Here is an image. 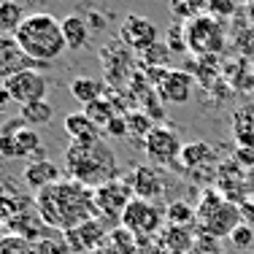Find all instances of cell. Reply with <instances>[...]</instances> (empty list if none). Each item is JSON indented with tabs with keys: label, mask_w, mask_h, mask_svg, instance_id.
Instances as JSON below:
<instances>
[{
	"label": "cell",
	"mask_w": 254,
	"mask_h": 254,
	"mask_svg": "<svg viewBox=\"0 0 254 254\" xmlns=\"http://www.w3.org/2000/svg\"><path fill=\"white\" fill-rule=\"evenodd\" d=\"M35 211L46 227L63 230V233L98 216L92 190L68 176L35 195Z\"/></svg>",
	"instance_id": "1"
},
{
	"label": "cell",
	"mask_w": 254,
	"mask_h": 254,
	"mask_svg": "<svg viewBox=\"0 0 254 254\" xmlns=\"http://www.w3.org/2000/svg\"><path fill=\"white\" fill-rule=\"evenodd\" d=\"M65 173L78 184L98 190L106 181L119 179V162L103 138L92 143H70L65 149Z\"/></svg>",
	"instance_id": "2"
},
{
	"label": "cell",
	"mask_w": 254,
	"mask_h": 254,
	"mask_svg": "<svg viewBox=\"0 0 254 254\" xmlns=\"http://www.w3.org/2000/svg\"><path fill=\"white\" fill-rule=\"evenodd\" d=\"M14 38L19 44V49L38 65L52 63L65 52L63 25L52 14H30L14 33Z\"/></svg>",
	"instance_id": "3"
},
{
	"label": "cell",
	"mask_w": 254,
	"mask_h": 254,
	"mask_svg": "<svg viewBox=\"0 0 254 254\" xmlns=\"http://www.w3.org/2000/svg\"><path fill=\"white\" fill-rule=\"evenodd\" d=\"M187 35V52L192 57H219L227 46V33L219 16L200 14L184 25Z\"/></svg>",
	"instance_id": "4"
},
{
	"label": "cell",
	"mask_w": 254,
	"mask_h": 254,
	"mask_svg": "<svg viewBox=\"0 0 254 254\" xmlns=\"http://www.w3.org/2000/svg\"><path fill=\"white\" fill-rule=\"evenodd\" d=\"M41 138L33 127H27L22 119H14L0 130V157L5 160H25V157H38L44 160Z\"/></svg>",
	"instance_id": "5"
},
{
	"label": "cell",
	"mask_w": 254,
	"mask_h": 254,
	"mask_svg": "<svg viewBox=\"0 0 254 254\" xmlns=\"http://www.w3.org/2000/svg\"><path fill=\"white\" fill-rule=\"evenodd\" d=\"M119 222H122V227L127 230V233L135 235L138 241L152 238V235L160 233V227L165 225V208L157 205V203L141 200V197H132Z\"/></svg>",
	"instance_id": "6"
},
{
	"label": "cell",
	"mask_w": 254,
	"mask_h": 254,
	"mask_svg": "<svg viewBox=\"0 0 254 254\" xmlns=\"http://www.w3.org/2000/svg\"><path fill=\"white\" fill-rule=\"evenodd\" d=\"M135 52H130L122 41H108L100 49V63L103 73H106V84L111 89H125L130 84V78L135 76Z\"/></svg>",
	"instance_id": "7"
},
{
	"label": "cell",
	"mask_w": 254,
	"mask_h": 254,
	"mask_svg": "<svg viewBox=\"0 0 254 254\" xmlns=\"http://www.w3.org/2000/svg\"><path fill=\"white\" fill-rule=\"evenodd\" d=\"M181 149H184V143H181L179 132L165 125H154L152 132L143 138V152L157 168H173L181 157Z\"/></svg>",
	"instance_id": "8"
},
{
	"label": "cell",
	"mask_w": 254,
	"mask_h": 254,
	"mask_svg": "<svg viewBox=\"0 0 254 254\" xmlns=\"http://www.w3.org/2000/svg\"><path fill=\"white\" fill-rule=\"evenodd\" d=\"M92 195H95L98 216H106V219H122L125 208L130 205L132 197H135L130 190V184H127V179H122V176L100 184L98 190H92Z\"/></svg>",
	"instance_id": "9"
},
{
	"label": "cell",
	"mask_w": 254,
	"mask_h": 254,
	"mask_svg": "<svg viewBox=\"0 0 254 254\" xmlns=\"http://www.w3.org/2000/svg\"><path fill=\"white\" fill-rule=\"evenodd\" d=\"M119 41L127 46L130 52L143 54L146 49H152L154 44H160V30L152 19L138 14H127L119 25Z\"/></svg>",
	"instance_id": "10"
},
{
	"label": "cell",
	"mask_w": 254,
	"mask_h": 254,
	"mask_svg": "<svg viewBox=\"0 0 254 254\" xmlns=\"http://www.w3.org/2000/svg\"><path fill=\"white\" fill-rule=\"evenodd\" d=\"M3 89L8 92V98L19 106H30V103L46 100V89H49V81L41 70H22V73L11 76L3 81Z\"/></svg>",
	"instance_id": "11"
},
{
	"label": "cell",
	"mask_w": 254,
	"mask_h": 254,
	"mask_svg": "<svg viewBox=\"0 0 254 254\" xmlns=\"http://www.w3.org/2000/svg\"><path fill=\"white\" fill-rule=\"evenodd\" d=\"M197 222H200L203 235L219 241V238H230L235 227L244 225V216H241V205L238 203L222 200L214 211H211V214H205L203 219H197Z\"/></svg>",
	"instance_id": "12"
},
{
	"label": "cell",
	"mask_w": 254,
	"mask_h": 254,
	"mask_svg": "<svg viewBox=\"0 0 254 254\" xmlns=\"http://www.w3.org/2000/svg\"><path fill=\"white\" fill-rule=\"evenodd\" d=\"M157 95H160L162 103H173V106H184L190 103L192 92H195V78H192L190 70L181 68H168L162 73L160 84H157Z\"/></svg>",
	"instance_id": "13"
},
{
	"label": "cell",
	"mask_w": 254,
	"mask_h": 254,
	"mask_svg": "<svg viewBox=\"0 0 254 254\" xmlns=\"http://www.w3.org/2000/svg\"><path fill=\"white\" fill-rule=\"evenodd\" d=\"M127 184H130L132 195L141 197V200H149V203H157L160 197H165V176L160 173L157 165H138L132 168V173L127 176Z\"/></svg>",
	"instance_id": "14"
},
{
	"label": "cell",
	"mask_w": 254,
	"mask_h": 254,
	"mask_svg": "<svg viewBox=\"0 0 254 254\" xmlns=\"http://www.w3.org/2000/svg\"><path fill=\"white\" fill-rule=\"evenodd\" d=\"M38 68H44V65L33 63V60L19 49L14 35H0V81L22 73V70H38Z\"/></svg>",
	"instance_id": "15"
},
{
	"label": "cell",
	"mask_w": 254,
	"mask_h": 254,
	"mask_svg": "<svg viewBox=\"0 0 254 254\" xmlns=\"http://www.w3.org/2000/svg\"><path fill=\"white\" fill-rule=\"evenodd\" d=\"M103 238H106V230L98 219H89L65 233V244L70 246V252H92L103 244Z\"/></svg>",
	"instance_id": "16"
},
{
	"label": "cell",
	"mask_w": 254,
	"mask_h": 254,
	"mask_svg": "<svg viewBox=\"0 0 254 254\" xmlns=\"http://www.w3.org/2000/svg\"><path fill=\"white\" fill-rule=\"evenodd\" d=\"M22 176H25V184L30 187V190L41 192V190H46V187L57 184V181L63 179V171H60L52 160H33L25 168Z\"/></svg>",
	"instance_id": "17"
},
{
	"label": "cell",
	"mask_w": 254,
	"mask_h": 254,
	"mask_svg": "<svg viewBox=\"0 0 254 254\" xmlns=\"http://www.w3.org/2000/svg\"><path fill=\"white\" fill-rule=\"evenodd\" d=\"M30 205H35V197H27L14 184H0V219L3 222L30 211Z\"/></svg>",
	"instance_id": "18"
},
{
	"label": "cell",
	"mask_w": 254,
	"mask_h": 254,
	"mask_svg": "<svg viewBox=\"0 0 254 254\" xmlns=\"http://www.w3.org/2000/svg\"><path fill=\"white\" fill-rule=\"evenodd\" d=\"M65 132H68L70 143H92L100 141V130L92 125V119L84 111H73L65 117Z\"/></svg>",
	"instance_id": "19"
},
{
	"label": "cell",
	"mask_w": 254,
	"mask_h": 254,
	"mask_svg": "<svg viewBox=\"0 0 254 254\" xmlns=\"http://www.w3.org/2000/svg\"><path fill=\"white\" fill-rule=\"evenodd\" d=\"M179 162H181V165H184L190 173L208 171V168H211V162H214V149H211L205 141H192V143H184V149H181Z\"/></svg>",
	"instance_id": "20"
},
{
	"label": "cell",
	"mask_w": 254,
	"mask_h": 254,
	"mask_svg": "<svg viewBox=\"0 0 254 254\" xmlns=\"http://www.w3.org/2000/svg\"><path fill=\"white\" fill-rule=\"evenodd\" d=\"M5 230H8V235H19V238H25L27 244L30 241H41V233H44V222H41L38 211H25V214L14 216V219L3 222Z\"/></svg>",
	"instance_id": "21"
},
{
	"label": "cell",
	"mask_w": 254,
	"mask_h": 254,
	"mask_svg": "<svg viewBox=\"0 0 254 254\" xmlns=\"http://www.w3.org/2000/svg\"><path fill=\"white\" fill-rule=\"evenodd\" d=\"M106 92H108V84L100 81V78H92V76H78L70 81V95L81 106H89V103L106 98Z\"/></svg>",
	"instance_id": "22"
},
{
	"label": "cell",
	"mask_w": 254,
	"mask_h": 254,
	"mask_svg": "<svg viewBox=\"0 0 254 254\" xmlns=\"http://www.w3.org/2000/svg\"><path fill=\"white\" fill-rule=\"evenodd\" d=\"M60 25H63V38H65V49H84L89 41V25L87 19H81V16L70 14L65 16V19H60Z\"/></svg>",
	"instance_id": "23"
},
{
	"label": "cell",
	"mask_w": 254,
	"mask_h": 254,
	"mask_svg": "<svg viewBox=\"0 0 254 254\" xmlns=\"http://www.w3.org/2000/svg\"><path fill=\"white\" fill-rule=\"evenodd\" d=\"M25 19L27 16L19 0H0V33L3 35H14Z\"/></svg>",
	"instance_id": "24"
},
{
	"label": "cell",
	"mask_w": 254,
	"mask_h": 254,
	"mask_svg": "<svg viewBox=\"0 0 254 254\" xmlns=\"http://www.w3.org/2000/svg\"><path fill=\"white\" fill-rule=\"evenodd\" d=\"M54 117V108L49 100H38V103H30V106H22L19 111V119L25 122L27 127H41V125H49Z\"/></svg>",
	"instance_id": "25"
},
{
	"label": "cell",
	"mask_w": 254,
	"mask_h": 254,
	"mask_svg": "<svg viewBox=\"0 0 254 254\" xmlns=\"http://www.w3.org/2000/svg\"><path fill=\"white\" fill-rule=\"evenodd\" d=\"M162 238H165V249L173 252V254H187V252H192V246H195L190 227H173V225H168V230L162 233Z\"/></svg>",
	"instance_id": "26"
},
{
	"label": "cell",
	"mask_w": 254,
	"mask_h": 254,
	"mask_svg": "<svg viewBox=\"0 0 254 254\" xmlns=\"http://www.w3.org/2000/svg\"><path fill=\"white\" fill-rule=\"evenodd\" d=\"M84 114H87V117L92 119V125L98 127L100 132L106 130V125L111 122L114 117H119V111L114 108V103L108 100V98H100V100L89 103V106H84Z\"/></svg>",
	"instance_id": "27"
},
{
	"label": "cell",
	"mask_w": 254,
	"mask_h": 254,
	"mask_svg": "<svg viewBox=\"0 0 254 254\" xmlns=\"http://www.w3.org/2000/svg\"><path fill=\"white\" fill-rule=\"evenodd\" d=\"M197 219L195 208H192L187 200H173L165 205V222L173 227H190L192 222Z\"/></svg>",
	"instance_id": "28"
},
{
	"label": "cell",
	"mask_w": 254,
	"mask_h": 254,
	"mask_svg": "<svg viewBox=\"0 0 254 254\" xmlns=\"http://www.w3.org/2000/svg\"><path fill=\"white\" fill-rule=\"evenodd\" d=\"M125 119H127V135L138 138L141 143H143V138H146L149 132H152V127H154V122L141 111V108H130V111L125 114Z\"/></svg>",
	"instance_id": "29"
},
{
	"label": "cell",
	"mask_w": 254,
	"mask_h": 254,
	"mask_svg": "<svg viewBox=\"0 0 254 254\" xmlns=\"http://www.w3.org/2000/svg\"><path fill=\"white\" fill-rule=\"evenodd\" d=\"M138 68H168L171 63V49L165 44H154L152 49H146L143 54H138Z\"/></svg>",
	"instance_id": "30"
},
{
	"label": "cell",
	"mask_w": 254,
	"mask_h": 254,
	"mask_svg": "<svg viewBox=\"0 0 254 254\" xmlns=\"http://www.w3.org/2000/svg\"><path fill=\"white\" fill-rule=\"evenodd\" d=\"M168 8H171V14L176 16L179 22H190V19H195V16H200V8H203V3L200 0H168Z\"/></svg>",
	"instance_id": "31"
},
{
	"label": "cell",
	"mask_w": 254,
	"mask_h": 254,
	"mask_svg": "<svg viewBox=\"0 0 254 254\" xmlns=\"http://www.w3.org/2000/svg\"><path fill=\"white\" fill-rule=\"evenodd\" d=\"M165 46L171 49V54L173 52H176V54H187V35H184V25H181V22H176V25L168 30Z\"/></svg>",
	"instance_id": "32"
},
{
	"label": "cell",
	"mask_w": 254,
	"mask_h": 254,
	"mask_svg": "<svg viewBox=\"0 0 254 254\" xmlns=\"http://www.w3.org/2000/svg\"><path fill=\"white\" fill-rule=\"evenodd\" d=\"M230 244L235 246V249H252L254 246V227L252 225H238L233 230V235H230Z\"/></svg>",
	"instance_id": "33"
},
{
	"label": "cell",
	"mask_w": 254,
	"mask_h": 254,
	"mask_svg": "<svg viewBox=\"0 0 254 254\" xmlns=\"http://www.w3.org/2000/svg\"><path fill=\"white\" fill-rule=\"evenodd\" d=\"M0 254H33V246L19 235H5L0 241Z\"/></svg>",
	"instance_id": "34"
},
{
	"label": "cell",
	"mask_w": 254,
	"mask_h": 254,
	"mask_svg": "<svg viewBox=\"0 0 254 254\" xmlns=\"http://www.w3.org/2000/svg\"><path fill=\"white\" fill-rule=\"evenodd\" d=\"M33 254H73L65 241H38Z\"/></svg>",
	"instance_id": "35"
},
{
	"label": "cell",
	"mask_w": 254,
	"mask_h": 254,
	"mask_svg": "<svg viewBox=\"0 0 254 254\" xmlns=\"http://www.w3.org/2000/svg\"><path fill=\"white\" fill-rule=\"evenodd\" d=\"M106 135H111V138H125L127 135V119H125V114H119V117H114L111 122L106 125Z\"/></svg>",
	"instance_id": "36"
},
{
	"label": "cell",
	"mask_w": 254,
	"mask_h": 254,
	"mask_svg": "<svg viewBox=\"0 0 254 254\" xmlns=\"http://www.w3.org/2000/svg\"><path fill=\"white\" fill-rule=\"evenodd\" d=\"M214 238H208V235H200V238L195 241V246H192V252L190 254H219L216 252V246L211 244Z\"/></svg>",
	"instance_id": "37"
},
{
	"label": "cell",
	"mask_w": 254,
	"mask_h": 254,
	"mask_svg": "<svg viewBox=\"0 0 254 254\" xmlns=\"http://www.w3.org/2000/svg\"><path fill=\"white\" fill-rule=\"evenodd\" d=\"M87 25L92 27V30H103L106 27V19H103L100 14H89V19H87Z\"/></svg>",
	"instance_id": "38"
},
{
	"label": "cell",
	"mask_w": 254,
	"mask_h": 254,
	"mask_svg": "<svg viewBox=\"0 0 254 254\" xmlns=\"http://www.w3.org/2000/svg\"><path fill=\"white\" fill-rule=\"evenodd\" d=\"M8 100H11V98H8V92H5L3 84H0V111H3L5 106H8Z\"/></svg>",
	"instance_id": "39"
},
{
	"label": "cell",
	"mask_w": 254,
	"mask_h": 254,
	"mask_svg": "<svg viewBox=\"0 0 254 254\" xmlns=\"http://www.w3.org/2000/svg\"><path fill=\"white\" fill-rule=\"evenodd\" d=\"M5 238V225H3V219H0V241Z\"/></svg>",
	"instance_id": "40"
},
{
	"label": "cell",
	"mask_w": 254,
	"mask_h": 254,
	"mask_svg": "<svg viewBox=\"0 0 254 254\" xmlns=\"http://www.w3.org/2000/svg\"><path fill=\"white\" fill-rule=\"evenodd\" d=\"M252 73H254V68H252Z\"/></svg>",
	"instance_id": "41"
}]
</instances>
